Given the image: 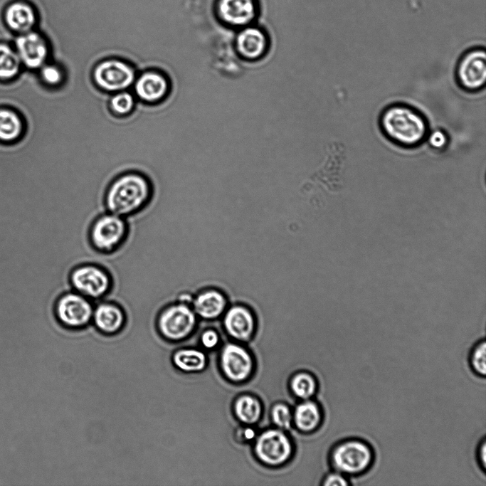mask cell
<instances>
[{"label": "cell", "instance_id": "cell-1", "mask_svg": "<svg viewBox=\"0 0 486 486\" xmlns=\"http://www.w3.org/2000/svg\"><path fill=\"white\" fill-rule=\"evenodd\" d=\"M154 192L149 178L137 171L124 172L115 177L105 191L107 211L127 218L143 209Z\"/></svg>", "mask_w": 486, "mask_h": 486}, {"label": "cell", "instance_id": "cell-2", "mask_svg": "<svg viewBox=\"0 0 486 486\" xmlns=\"http://www.w3.org/2000/svg\"><path fill=\"white\" fill-rule=\"evenodd\" d=\"M376 462L373 445L358 436L343 438L332 446L328 453V463L332 470L354 479L368 474Z\"/></svg>", "mask_w": 486, "mask_h": 486}, {"label": "cell", "instance_id": "cell-3", "mask_svg": "<svg viewBox=\"0 0 486 486\" xmlns=\"http://www.w3.org/2000/svg\"><path fill=\"white\" fill-rule=\"evenodd\" d=\"M381 127L391 141L403 147L417 146L425 139L428 131L422 114L402 105H393L384 110Z\"/></svg>", "mask_w": 486, "mask_h": 486}, {"label": "cell", "instance_id": "cell-4", "mask_svg": "<svg viewBox=\"0 0 486 486\" xmlns=\"http://www.w3.org/2000/svg\"><path fill=\"white\" fill-rule=\"evenodd\" d=\"M196 313L188 304L174 302L159 312L156 326L159 335L169 343L188 338L195 329Z\"/></svg>", "mask_w": 486, "mask_h": 486}, {"label": "cell", "instance_id": "cell-5", "mask_svg": "<svg viewBox=\"0 0 486 486\" xmlns=\"http://www.w3.org/2000/svg\"><path fill=\"white\" fill-rule=\"evenodd\" d=\"M128 229L126 218L106 211L92 222L89 228V241L98 252L110 253L124 243Z\"/></svg>", "mask_w": 486, "mask_h": 486}, {"label": "cell", "instance_id": "cell-6", "mask_svg": "<svg viewBox=\"0 0 486 486\" xmlns=\"http://www.w3.org/2000/svg\"><path fill=\"white\" fill-rule=\"evenodd\" d=\"M94 84L107 93L125 90L133 85L137 78L135 68L120 58H105L92 69Z\"/></svg>", "mask_w": 486, "mask_h": 486}, {"label": "cell", "instance_id": "cell-7", "mask_svg": "<svg viewBox=\"0 0 486 486\" xmlns=\"http://www.w3.org/2000/svg\"><path fill=\"white\" fill-rule=\"evenodd\" d=\"M69 280L73 290L93 302L103 300L112 286L110 273L95 263L75 267L70 273Z\"/></svg>", "mask_w": 486, "mask_h": 486}, {"label": "cell", "instance_id": "cell-8", "mask_svg": "<svg viewBox=\"0 0 486 486\" xmlns=\"http://www.w3.org/2000/svg\"><path fill=\"white\" fill-rule=\"evenodd\" d=\"M93 301L74 291L58 297L54 305V314L58 322L70 329H80L92 323Z\"/></svg>", "mask_w": 486, "mask_h": 486}, {"label": "cell", "instance_id": "cell-9", "mask_svg": "<svg viewBox=\"0 0 486 486\" xmlns=\"http://www.w3.org/2000/svg\"><path fill=\"white\" fill-rule=\"evenodd\" d=\"M254 451L260 462L269 465H280L292 455V445L289 437L281 430L268 429L257 438Z\"/></svg>", "mask_w": 486, "mask_h": 486}, {"label": "cell", "instance_id": "cell-10", "mask_svg": "<svg viewBox=\"0 0 486 486\" xmlns=\"http://www.w3.org/2000/svg\"><path fill=\"white\" fill-rule=\"evenodd\" d=\"M15 50L21 64L29 69L37 70L47 63L51 45L43 33L34 29L17 35Z\"/></svg>", "mask_w": 486, "mask_h": 486}, {"label": "cell", "instance_id": "cell-11", "mask_svg": "<svg viewBox=\"0 0 486 486\" xmlns=\"http://www.w3.org/2000/svg\"><path fill=\"white\" fill-rule=\"evenodd\" d=\"M215 13L224 25L241 28L253 23L258 14L257 0H216Z\"/></svg>", "mask_w": 486, "mask_h": 486}, {"label": "cell", "instance_id": "cell-12", "mask_svg": "<svg viewBox=\"0 0 486 486\" xmlns=\"http://www.w3.org/2000/svg\"><path fill=\"white\" fill-rule=\"evenodd\" d=\"M220 365L227 379L232 382L240 383L250 376L253 361L244 347L237 344L228 343L224 345L221 352Z\"/></svg>", "mask_w": 486, "mask_h": 486}, {"label": "cell", "instance_id": "cell-13", "mask_svg": "<svg viewBox=\"0 0 486 486\" xmlns=\"http://www.w3.org/2000/svg\"><path fill=\"white\" fill-rule=\"evenodd\" d=\"M486 54L482 48L467 52L460 59L456 71L459 84L465 90L481 89L486 81Z\"/></svg>", "mask_w": 486, "mask_h": 486}, {"label": "cell", "instance_id": "cell-14", "mask_svg": "<svg viewBox=\"0 0 486 486\" xmlns=\"http://www.w3.org/2000/svg\"><path fill=\"white\" fill-rule=\"evenodd\" d=\"M2 21L6 28L19 35L36 28L39 13L28 0H12L4 7Z\"/></svg>", "mask_w": 486, "mask_h": 486}, {"label": "cell", "instance_id": "cell-15", "mask_svg": "<svg viewBox=\"0 0 486 486\" xmlns=\"http://www.w3.org/2000/svg\"><path fill=\"white\" fill-rule=\"evenodd\" d=\"M169 77L158 70L150 69L137 76L133 86L137 99L146 104H157L170 93Z\"/></svg>", "mask_w": 486, "mask_h": 486}, {"label": "cell", "instance_id": "cell-16", "mask_svg": "<svg viewBox=\"0 0 486 486\" xmlns=\"http://www.w3.org/2000/svg\"><path fill=\"white\" fill-rule=\"evenodd\" d=\"M270 41L267 33L260 27L249 25L240 28L235 39V48L239 56L249 61L263 58L268 51Z\"/></svg>", "mask_w": 486, "mask_h": 486}, {"label": "cell", "instance_id": "cell-17", "mask_svg": "<svg viewBox=\"0 0 486 486\" xmlns=\"http://www.w3.org/2000/svg\"><path fill=\"white\" fill-rule=\"evenodd\" d=\"M126 314L117 303L102 300L94 305L92 324L100 333L115 335L124 328Z\"/></svg>", "mask_w": 486, "mask_h": 486}, {"label": "cell", "instance_id": "cell-18", "mask_svg": "<svg viewBox=\"0 0 486 486\" xmlns=\"http://www.w3.org/2000/svg\"><path fill=\"white\" fill-rule=\"evenodd\" d=\"M223 324L227 333L233 339L247 342L252 337L255 320L250 310L243 306L230 308L224 316Z\"/></svg>", "mask_w": 486, "mask_h": 486}, {"label": "cell", "instance_id": "cell-19", "mask_svg": "<svg viewBox=\"0 0 486 486\" xmlns=\"http://www.w3.org/2000/svg\"><path fill=\"white\" fill-rule=\"evenodd\" d=\"M292 421L299 430L305 433L314 431L323 423V409L317 402L304 400L295 406Z\"/></svg>", "mask_w": 486, "mask_h": 486}, {"label": "cell", "instance_id": "cell-20", "mask_svg": "<svg viewBox=\"0 0 486 486\" xmlns=\"http://www.w3.org/2000/svg\"><path fill=\"white\" fill-rule=\"evenodd\" d=\"M226 306V298L216 290L204 291L194 300V312L204 319L218 317L223 313Z\"/></svg>", "mask_w": 486, "mask_h": 486}, {"label": "cell", "instance_id": "cell-21", "mask_svg": "<svg viewBox=\"0 0 486 486\" xmlns=\"http://www.w3.org/2000/svg\"><path fill=\"white\" fill-rule=\"evenodd\" d=\"M171 363L178 371L191 374L203 371L207 364L204 352L194 348H182L175 350L171 356Z\"/></svg>", "mask_w": 486, "mask_h": 486}, {"label": "cell", "instance_id": "cell-22", "mask_svg": "<svg viewBox=\"0 0 486 486\" xmlns=\"http://www.w3.org/2000/svg\"><path fill=\"white\" fill-rule=\"evenodd\" d=\"M233 410L236 418L246 425L258 423L263 413L260 401L249 394L239 396L234 402Z\"/></svg>", "mask_w": 486, "mask_h": 486}, {"label": "cell", "instance_id": "cell-23", "mask_svg": "<svg viewBox=\"0 0 486 486\" xmlns=\"http://www.w3.org/2000/svg\"><path fill=\"white\" fill-rule=\"evenodd\" d=\"M23 131L22 119L14 110L0 108V141L11 142L19 139Z\"/></svg>", "mask_w": 486, "mask_h": 486}, {"label": "cell", "instance_id": "cell-24", "mask_svg": "<svg viewBox=\"0 0 486 486\" xmlns=\"http://www.w3.org/2000/svg\"><path fill=\"white\" fill-rule=\"evenodd\" d=\"M292 393L301 400H308L318 391V382L315 376L307 372L295 374L290 381Z\"/></svg>", "mask_w": 486, "mask_h": 486}, {"label": "cell", "instance_id": "cell-25", "mask_svg": "<svg viewBox=\"0 0 486 486\" xmlns=\"http://www.w3.org/2000/svg\"><path fill=\"white\" fill-rule=\"evenodd\" d=\"M21 65L16 50L5 43H0V80H9L15 78Z\"/></svg>", "mask_w": 486, "mask_h": 486}, {"label": "cell", "instance_id": "cell-26", "mask_svg": "<svg viewBox=\"0 0 486 486\" xmlns=\"http://www.w3.org/2000/svg\"><path fill=\"white\" fill-rule=\"evenodd\" d=\"M467 364L471 372L477 377L485 379L486 375V342L478 339L468 352Z\"/></svg>", "mask_w": 486, "mask_h": 486}, {"label": "cell", "instance_id": "cell-27", "mask_svg": "<svg viewBox=\"0 0 486 486\" xmlns=\"http://www.w3.org/2000/svg\"><path fill=\"white\" fill-rule=\"evenodd\" d=\"M135 106V97L126 90L114 93L108 98V107L110 111L117 116L129 115L133 112Z\"/></svg>", "mask_w": 486, "mask_h": 486}, {"label": "cell", "instance_id": "cell-28", "mask_svg": "<svg viewBox=\"0 0 486 486\" xmlns=\"http://www.w3.org/2000/svg\"><path fill=\"white\" fill-rule=\"evenodd\" d=\"M42 82L52 88H60L67 78V70L60 64L46 63L40 69Z\"/></svg>", "mask_w": 486, "mask_h": 486}, {"label": "cell", "instance_id": "cell-29", "mask_svg": "<svg viewBox=\"0 0 486 486\" xmlns=\"http://www.w3.org/2000/svg\"><path fill=\"white\" fill-rule=\"evenodd\" d=\"M273 423L280 429L289 430L292 421V413L290 407L283 403H277L270 411Z\"/></svg>", "mask_w": 486, "mask_h": 486}, {"label": "cell", "instance_id": "cell-30", "mask_svg": "<svg viewBox=\"0 0 486 486\" xmlns=\"http://www.w3.org/2000/svg\"><path fill=\"white\" fill-rule=\"evenodd\" d=\"M321 484L323 486H349L353 485L349 477L334 470L324 475Z\"/></svg>", "mask_w": 486, "mask_h": 486}, {"label": "cell", "instance_id": "cell-31", "mask_svg": "<svg viewBox=\"0 0 486 486\" xmlns=\"http://www.w3.org/2000/svg\"><path fill=\"white\" fill-rule=\"evenodd\" d=\"M475 457L480 469L485 472L486 469V440L485 436L480 440L475 452Z\"/></svg>", "mask_w": 486, "mask_h": 486}, {"label": "cell", "instance_id": "cell-32", "mask_svg": "<svg viewBox=\"0 0 486 486\" xmlns=\"http://www.w3.org/2000/svg\"><path fill=\"white\" fill-rule=\"evenodd\" d=\"M200 341L204 348L212 349L218 345L219 337L216 331L208 329L201 334Z\"/></svg>", "mask_w": 486, "mask_h": 486}, {"label": "cell", "instance_id": "cell-33", "mask_svg": "<svg viewBox=\"0 0 486 486\" xmlns=\"http://www.w3.org/2000/svg\"><path fill=\"white\" fill-rule=\"evenodd\" d=\"M428 141L435 149H443L448 143L446 134L441 130H435L430 133Z\"/></svg>", "mask_w": 486, "mask_h": 486}, {"label": "cell", "instance_id": "cell-34", "mask_svg": "<svg viewBox=\"0 0 486 486\" xmlns=\"http://www.w3.org/2000/svg\"><path fill=\"white\" fill-rule=\"evenodd\" d=\"M255 432L252 428H245V430L243 431V436L246 439V440H251L254 438L255 436Z\"/></svg>", "mask_w": 486, "mask_h": 486}]
</instances>
